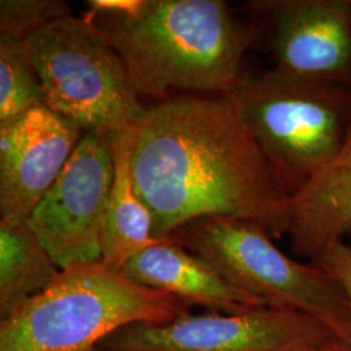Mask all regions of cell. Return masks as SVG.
I'll return each instance as SVG.
<instances>
[{
    "label": "cell",
    "mask_w": 351,
    "mask_h": 351,
    "mask_svg": "<svg viewBox=\"0 0 351 351\" xmlns=\"http://www.w3.org/2000/svg\"><path fill=\"white\" fill-rule=\"evenodd\" d=\"M130 165L158 239L210 216L288 234L290 197L229 95L186 94L146 108Z\"/></svg>",
    "instance_id": "obj_1"
},
{
    "label": "cell",
    "mask_w": 351,
    "mask_h": 351,
    "mask_svg": "<svg viewBox=\"0 0 351 351\" xmlns=\"http://www.w3.org/2000/svg\"><path fill=\"white\" fill-rule=\"evenodd\" d=\"M86 20L119 53L138 95L162 101L173 90L229 95L249 75L246 56L258 43L250 21L223 0H142L134 12Z\"/></svg>",
    "instance_id": "obj_2"
},
{
    "label": "cell",
    "mask_w": 351,
    "mask_h": 351,
    "mask_svg": "<svg viewBox=\"0 0 351 351\" xmlns=\"http://www.w3.org/2000/svg\"><path fill=\"white\" fill-rule=\"evenodd\" d=\"M186 303L142 287L101 261L69 265L49 288L0 322V351H88L133 324H165Z\"/></svg>",
    "instance_id": "obj_3"
},
{
    "label": "cell",
    "mask_w": 351,
    "mask_h": 351,
    "mask_svg": "<svg viewBox=\"0 0 351 351\" xmlns=\"http://www.w3.org/2000/svg\"><path fill=\"white\" fill-rule=\"evenodd\" d=\"M289 197L342 147L351 129V85L272 68L229 94Z\"/></svg>",
    "instance_id": "obj_4"
},
{
    "label": "cell",
    "mask_w": 351,
    "mask_h": 351,
    "mask_svg": "<svg viewBox=\"0 0 351 351\" xmlns=\"http://www.w3.org/2000/svg\"><path fill=\"white\" fill-rule=\"evenodd\" d=\"M171 239L206 259L234 288L269 307L307 315L351 342V306L339 282L319 264L288 256L258 223L202 217Z\"/></svg>",
    "instance_id": "obj_5"
},
{
    "label": "cell",
    "mask_w": 351,
    "mask_h": 351,
    "mask_svg": "<svg viewBox=\"0 0 351 351\" xmlns=\"http://www.w3.org/2000/svg\"><path fill=\"white\" fill-rule=\"evenodd\" d=\"M24 42L51 111L108 139L138 124L146 108L124 63L85 17L53 21Z\"/></svg>",
    "instance_id": "obj_6"
},
{
    "label": "cell",
    "mask_w": 351,
    "mask_h": 351,
    "mask_svg": "<svg viewBox=\"0 0 351 351\" xmlns=\"http://www.w3.org/2000/svg\"><path fill=\"white\" fill-rule=\"evenodd\" d=\"M336 336L307 315L258 307L239 314L207 313L165 324H133L104 339L103 351H298Z\"/></svg>",
    "instance_id": "obj_7"
},
{
    "label": "cell",
    "mask_w": 351,
    "mask_h": 351,
    "mask_svg": "<svg viewBox=\"0 0 351 351\" xmlns=\"http://www.w3.org/2000/svg\"><path fill=\"white\" fill-rule=\"evenodd\" d=\"M111 139L85 133L27 224L62 269L101 261V229L112 189Z\"/></svg>",
    "instance_id": "obj_8"
},
{
    "label": "cell",
    "mask_w": 351,
    "mask_h": 351,
    "mask_svg": "<svg viewBox=\"0 0 351 351\" xmlns=\"http://www.w3.org/2000/svg\"><path fill=\"white\" fill-rule=\"evenodd\" d=\"M242 10L274 68L351 85V0H250Z\"/></svg>",
    "instance_id": "obj_9"
},
{
    "label": "cell",
    "mask_w": 351,
    "mask_h": 351,
    "mask_svg": "<svg viewBox=\"0 0 351 351\" xmlns=\"http://www.w3.org/2000/svg\"><path fill=\"white\" fill-rule=\"evenodd\" d=\"M84 134L46 106L0 128V223L27 221Z\"/></svg>",
    "instance_id": "obj_10"
},
{
    "label": "cell",
    "mask_w": 351,
    "mask_h": 351,
    "mask_svg": "<svg viewBox=\"0 0 351 351\" xmlns=\"http://www.w3.org/2000/svg\"><path fill=\"white\" fill-rule=\"evenodd\" d=\"M123 272L142 287L171 294L188 306H203L210 313L239 314L267 306L234 288L206 259L173 239L139 252Z\"/></svg>",
    "instance_id": "obj_11"
},
{
    "label": "cell",
    "mask_w": 351,
    "mask_h": 351,
    "mask_svg": "<svg viewBox=\"0 0 351 351\" xmlns=\"http://www.w3.org/2000/svg\"><path fill=\"white\" fill-rule=\"evenodd\" d=\"M291 250L315 262L351 237V129L326 167L290 197Z\"/></svg>",
    "instance_id": "obj_12"
},
{
    "label": "cell",
    "mask_w": 351,
    "mask_h": 351,
    "mask_svg": "<svg viewBox=\"0 0 351 351\" xmlns=\"http://www.w3.org/2000/svg\"><path fill=\"white\" fill-rule=\"evenodd\" d=\"M136 125L111 139L114 175L101 229V262L123 269L139 252L164 239L154 230V217L139 198L132 176V150Z\"/></svg>",
    "instance_id": "obj_13"
},
{
    "label": "cell",
    "mask_w": 351,
    "mask_h": 351,
    "mask_svg": "<svg viewBox=\"0 0 351 351\" xmlns=\"http://www.w3.org/2000/svg\"><path fill=\"white\" fill-rule=\"evenodd\" d=\"M62 268L27 223H0V317L8 319L59 276Z\"/></svg>",
    "instance_id": "obj_14"
},
{
    "label": "cell",
    "mask_w": 351,
    "mask_h": 351,
    "mask_svg": "<svg viewBox=\"0 0 351 351\" xmlns=\"http://www.w3.org/2000/svg\"><path fill=\"white\" fill-rule=\"evenodd\" d=\"M43 106L40 81L25 42L0 36V128Z\"/></svg>",
    "instance_id": "obj_15"
},
{
    "label": "cell",
    "mask_w": 351,
    "mask_h": 351,
    "mask_svg": "<svg viewBox=\"0 0 351 351\" xmlns=\"http://www.w3.org/2000/svg\"><path fill=\"white\" fill-rule=\"evenodd\" d=\"M72 14L71 5L62 0H1L0 36L25 40L42 27Z\"/></svg>",
    "instance_id": "obj_16"
},
{
    "label": "cell",
    "mask_w": 351,
    "mask_h": 351,
    "mask_svg": "<svg viewBox=\"0 0 351 351\" xmlns=\"http://www.w3.org/2000/svg\"><path fill=\"white\" fill-rule=\"evenodd\" d=\"M313 263L319 264L339 282L351 306V243L339 242L324 251Z\"/></svg>",
    "instance_id": "obj_17"
},
{
    "label": "cell",
    "mask_w": 351,
    "mask_h": 351,
    "mask_svg": "<svg viewBox=\"0 0 351 351\" xmlns=\"http://www.w3.org/2000/svg\"><path fill=\"white\" fill-rule=\"evenodd\" d=\"M298 351H351V342L335 337L320 345H315Z\"/></svg>",
    "instance_id": "obj_18"
},
{
    "label": "cell",
    "mask_w": 351,
    "mask_h": 351,
    "mask_svg": "<svg viewBox=\"0 0 351 351\" xmlns=\"http://www.w3.org/2000/svg\"><path fill=\"white\" fill-rule=\"evenodd\" d=\"M88 351H103L101 350V348H95V349H91V350Z\"/></svg>",
    "instance_id": "obj_19"
}]
</instances>
